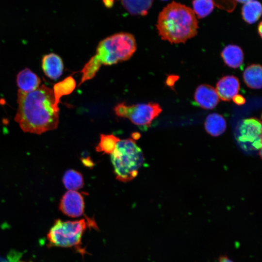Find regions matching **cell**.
I'll list each match as a JSON object with an SVG mask.
<instances>
[{
  "label": "cell",
  "mask_w": 262,
  "mask_h": 262,
  "mask_svg": "<svg viewBox=\"0 0 262 262\" xmlns=\"http://www.w3.org/2000/svg\"></svg>",
  "instance_id": "cell-28"
},
{
  "label": "cell",
  "mask_w": 262,
  "mask_h": 262,
  "mask_svg": "<svg viewBox=\"0 0 262 262\" xmlns=\"http://www.w3.org/2000/svg\"><path fill=\"white\" fill-rule=\"evenodd\" d=\"M120 139L113 134H101L96 151L111 154Z\"/></svg>",
  "instance_id": "cell-20"
},
{
  "label": "cell",
  "mask_w": 262,
  "mask_h": 262,
  "mask_svg": "<svg viewBox=\"0 0 262 262\" xmlns=\"http://www.w3.org/2000/svg\"><path fill=\"white\" fill-rule=\"evenodd\" d=\"M111 159L116 179L125 182L136 177L144 161L142 150L131 138L119 140Z\"/></svg>",
  "instance_id": "cell-3"
},
{
  "label": "cell",
  "mask_w": 262,
  "mask_h": 262,
  "mask_svg": "<svg viewBox=\"0 0 262 262\" xmlns=\"http://www.w3.org/2000/svg\"><path fill=\"white\" fill-rule=\"evenodd\" d=\"M262 72V66L260 65L253 64L248 66L243 73V79L246 85L252 89L261 88Z\"/></svg>",
  "instance_id": "cell-15"
},
{
  "label": "cell",
  "mask_w": 262,
  "mask_h": 262,
  "mask_svg": "<svg viewBox=\"0 0 262 262\" xmlns=\"http://www.w3.org/2000/svg\"><path fill=\"white\" fill-rule=\"evenodd\" d=\"M59 209L64 214L71 217L82 216L84 209L83 196L76 191L68 190L62 197Z\"/></svg>",
  "instance_id": "cell-8"
},
{
  "label": "cell",
  "mask_w": 262,
  "mask_h": 262,
  "mask_svg": "<svg viewBox=\"0 0 262 262\" xmlns=\"http://www.w3.org/2000/svg\"><path fill=\"white\" fill-rule=\"evenodd\" d=\"M221 56L225 63L229 67L237 68L244 61V53L237 45H229L222 51Z\"/></svg>",
  "instance_id": "cell-13"
},
{
  "label": "cell",
  "mask_w": 262,
  "mask_h": 262,
  "mask_svg": "<svg viewBox=\"0 0 262 262\" xmlns=\"http://www.w3.org/2000/svg\"><path fill=\"white\" fill-rule=\"evenodd\" d=\"M219 262H234L227 255H221L219 258Z\"/></svg>",
  "instance_id": "cell-24"
},
{
  "label": "cell",
  "mask_w": 262,
  "mask_h": 262,
  "mask_svg": "<svg viewBox=\"0 0 262 262\" xmlns=\"http://www.w3.org/2000/svg\"><path fill=\"white\" fill-rule=\"evenodd\" d=\"M194 99L197 104L205 109L214 108L219 101L215 89L207 84H201L197 87Z\"/></svg>",
  "instance_id": "cell-9"
},
{
  "label": "cell",
  "mask_w": 262,
  "mask_h": 262,
  "mask_svg": "<svg viewBox=\"0 0 262 262\" xmlns=\"http://www.w3.org/2000/svg\"><path fill=\"white\" fill-rule=\"evenodd\" d=\"M157 29L161 38L171 44L184 43L197 33V17L193 9L172 1L159 13Z\"/></svg>",
  "instance_id": "cell-2"
},
{
  "label": "cell",
  "mask_w": 262,
  "mask_h": 262,
  "mask_svg": "<svg viewBox=\"0 0 262 262\" xmlns=\"http://www.w3.org/2000/svg\"><path fill=\"white\" fill-rule=\"evenodd\" d=\"M134 36L127 33H119L100 41L95 55L102 65H112L129 59L136 51Z\"/></svg>",
  "instance_id": "cell-5"
},
{
  "label": "cell",
  "mask_w": 262,
  "mask_h": 262,
  "mask_svg": "<svg viewBox=\"0 0 262 262\" xmlns=\"http://www.w3.org/2000/svg\"><path fill=\"white\" fill-rule=\"evenodd\" d=\"M101 65L102 64L95 55L92 57L81 70L82 76L79 85L95 77Z\"/></svg>",
  "instance_id": "cell-19"
},
{
  "label": "cell",
  "mask_w": 262,
  "mask_h": 262,
  "mask_svg": "<svg viewBox=\"0 0 262 262\" xmlns=\"http://www.w3.org/2000/svg\"><path fill=\"white\" fill-rule=\"evenodd\" d=\"M16 83L19 90L24 92H30L39 87L41 80L37 75L30 69L26 68L18 73Z\"/></svg>",
  "instance_id": "cell-12"
},
{
  "label": "cell",
  "mask_w": 262,
  "mask_h": 262,
  "mask_svg": "<svg viewBox=\"0 0 262 262\" xmlns=\"http://www.w3.org/2000/svg\"><path fill=\"white\" fill-rule=\"evenodd\" d=\"M206 131L213 136H218L224 132L227 124L222 115L217 113L208 115L204 123Z\"/></svg>",
  "instance_id": "cell-14"
},
{
  "label": "cell",
  "mask_w": 262,
  "mask_h": 262,
  "mask_svg": "<svg viewBox=\"0 0 262 262\" xmlns=\"http://www.w3.org/2000/svg\"><path fill=\"white\" fill-rule=\"evenodd\" d=\"M240 89L239 80L233 75L226 76L217 82L216 91L219 98L229 101L236 95Z\"/></svg>",
  "instance_id": "cell-10"
},
{
  "label": "cell",
  "mask_w": 262,
  "mask_h": 262,
  "mask_svg": "<svg viewBox=\"0 0 262 262\" xmlns=\"http://www.w3.org/2000/svg\"><path fill=\"white\" fill-rule=\"evenodd\" d=\"M42 66L45 75L51 80L58 79L62 75L64 69L62 58L54 53L45 55L43 57Z\"/></svg>",
  "instance_id": "cell-11"
},
{
  "label": "cell",
  "mask_w": 262,
  "mask_h": 262,
  "mask_svg": "<svg viewBox=\"0 0 262 262\" xmlns=\"http://www.w3.org/2000/svg\"><path fill=\"white\" fill-rule=\"evenodd\" d=\"M235 138L241 148L246 151L261 150V121L257 118L243 120L236 129Z\"/></svg>",
  "instance_id": "cell-7"
},
{
  "label": "cell",
  "mask_w": 262,
  "mask_h": 262,
  "mask_svg": "<svg viewBox=\"0 0 262 262\" xmlns=\"http://www.w3.org/2000/svg\"><path fill=\"white\" fill-rule=\"evenodd\" d=\"M114 110L117 116L127 118L134 124L144 128L149 127L162 111L160 105L154 102L131 105L121 102L115 105Z\"/></svg>",
  "instance_id": "cell-6"
},
{
  "label": "cell",
  "mask_w": 262,
  "mask_h": 262,
  "mask_svg": "<svg viewBox=\"0 0 262 262\" xmlns=\"http://www.w3.org/2000/svg\"></svg>",
  "instance_id": "cell-29"
},
{
  "label": "cell",
  "mask_w": 262,
  "mask_h": 262,
  "mask_svg": "<svg viewBox=\"0 0 262 262\" xmlns=\"http://www.w3.org/2000/svg\"><path fill=\"white\" fill-rule=\"evenodd\" d=\"M88 225L95 229L97 228L95 222L89 218L87 221L85 219L55 220L47 234L49 246L73 248L83 256L87 252L82 246V239Z\"/></svg>",
  "instance_id": "cell-4"
},
{
  "label": "cell",
  "mask_w": 262,
  "mask_h": 262,
  "mask_svg": "<svg viewBox=\"0 0 262 262\" xmlns=\"http://www.w3.org/2000/svg\"><path fill=\"white\" fill-rule=\"evenodd\" d=\"M15 120L24 132L40 134L56 129L59 109L53 89L44 85L30 92L18 89Z\"/></svg>",
  "instance_id": "cell-1"
},
{
  "label": "cell",
  "mask_w": 262,
  "mask_h": 262,
  "mask_svg": "<svg viewBox=\"0 0 262 262\" xmlns=\"http://www.w3.org/2000/svg\"><path fill=\"white\" fill-rule=\"evenodd\" d=\"M242 16L243 19L249 24L257 21L262 15L261 3L253 0L244 4L242 8Z\"/></svg>",
  "instance_id": "cell-16"
},
{
  "label": "cell",
  "mask_w": 262,
  "mask_h": 262,
  "mask_svg": "<svg viewBox=\"0 0 262 262\" xmlns=\"http://www.w3.org/2000/svg\"><path fill=\"white\" fill-rule=\"evenodd\" d=\"M76 82L74 79L69 77L63 82L56 85L54 92L58 100L59 101L60 97L64 95L70 93L74 89Z\"/></svg>",
  "instance_id": "cell-22"
},
{
  "label": "cell",
  "mask_w": 262,
  "mask_h": 262,
  "mask_svg": "<svg viewBox=\"0 0 262 262\" xmlns=\"http://www.w3.org/2000/svg\"><path fill=\"white\" fill-rule=\"evenodd\" d=\"M251 0H234V2H238L244 4L246 2H247Z\"/></svg>",
  "instance_id": "cell-26"
},
{
  "label": "cell",
  "mask_w": 262,
  "mask_h": 262,
  "mask_svg": "<svg viewBox=\"0 0 262 262\" xmlns=\"http://www.w3.org/2000/svg\"><path fill=\"white\" fill-rule=\"evenodd\" d=\"M153 0H121L125 8L133 15L145 16L152 6Z\"/></svg>",
  "instance_id": "cell-17"
},
{
  "label": "cell",
  "mask_w": 262,
  "mask_h": 262,
  "mask_svg": "<svg viewBox=\"0 0 262 262\" xmlns=\"http://www.w3.org/2000/svg\"><path fill=\"white\" fill-rule=\"evenodd\" d=\"M262 22H260L259 25H258V33L259 34H260V36L261 37H262Z\"/></svg>",
  "instance_id": "cell-25"
},
{
  "label": "cell",
  "mask_w": 262,
  "mask_h": 262,
  "mask_svg": "<svg viewBox=\"0 0 262 262\" xmlns=\"http://www.w3.org/2000/svg\"><path fill=\"white\" fill-rule=\"evenodd\" d=\"M232 99L234 102L239 105H243L246 102L245 98L240 95H236L232 98Z\"/></svg>",
  "instance_id": "cell-23"
},
{
  "label": "cell",
  "mask_w": 262,
  "mask_h": 262,
  "mask_svg": "<svg viewBox=\"0 0 262 262\" xmlns=\"http://www.w3.org/2000/svg\"><path fill=\"white\" fill-rule=\"evenodd\" d=\"M192 4L196 17L202 18L212 13L215 4L213 0H193Z\"/></svg>",
  "instance_id": "cell-21"
},
{
  "label": "cell",
  "mask_w": 262,
  "mask_h": 262,
  "mask_svg": "<svg viewBox=\"0 0 262 262\" xmlns=\"http://www.w3.org/2000/svg\"><path fill=\"white\" fill-rule=\"evenodd\" d=\"M63 182L65 187L69 191H77L84 185L82 175L73 169H69L65 172Z\"/></svg>",
  "instance_id": "cell-18"
},
{
  "label": "cell",
  "mask_w": 262,
  "mask_h": 262,
  "mask_svg": "<svg viewBox=\"0 0 262 262\" xmlns=\"http://www.w3.org/2000/svg\"><path fill=\"white\" fill-rule=\"evenodd\" d=\"M220 0H220H222L223 1H227V4H228V5L229 4H231L229 3V0Z\"/></svg>",
  "instance_id": "cell-27"
}]
</instances>
